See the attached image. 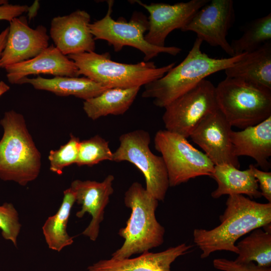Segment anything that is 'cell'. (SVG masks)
<instances>
[{"label": "cell", "instance_id": "6da1fadb", "mask_svg": "<svg viewBox=\"0 0 271 271\" xmlns=\"http://www.w3.org/2000/svg\"><path fill=\"white\" fill-rule=\"evenodd\" d=\"M226 206L219 225L210 230H194V242L202 251V258L220 250L238 254L235 242L240 237L271 224L270 202L260 203L243 195H233L228 197Z\"/></svg>", "mask_w": 271, "mask_h": 271}, {"label": "cell", "instance_id": "7a4b0ae2", "mask_svg": "<svg viewBox=\"0 0 271 271\" xmlns=\"http://www.w3.org/2000/svg\"><path fill=\"white\" fill-rule=\"evenodd\" d=\"M203 41L196 38L184 59L161 78L145 85L144 98H152L154 104L165 108L188 92L208 76L225 70L241 59L243 53L229 58H214L201 51Z\"/></svg>", "mask_w": 271, "mask_h": 271}, {"label": "cell", "instance_id": "3957f363", "mask_svg": "<svg viewBox=\"0 0 271 271\" xmlns=\"http://www.w3.org/2000/svg\"><path fill=\"white\" fill-rule=\"evenodd\" d=\"M0 124L4 129L0 140V179L26 186L39 175L41 154L22 114L7 111Z\"/></svg>", "mask_w": 271, "mask_h": 271}, {"label": "cell", "instance_id": "277c9868", "mask_svg": "<svg viewBox=\"0 0 271 271\" xmlns=\"http://www.w3.org/2000/svg\"><path fill=\"white\" fill-rule=\"evenodd\" d=\"M158 201L141 183L136 182L130 185L124 198L125 206L131 209L130 215L126 226L118 233L124 241L112 254V258H129L162 244L165 230L155 215Z\"/></svg>", "mask_w": 271, "mask_h": 271}, {"label": "cell", "instance_id": "5b68a950", "mask_svg": "<svg viewBox=\"0 0 271 271\" xmlns=\"http://www.w3.org/2000/svg\"><path fill=\"white\" fill-rule=\"evenodd\" d=\"M77 67L78 73L108 88L141 87L163 77L174 66L172 63L157 67L154 62L122 63L110 59L108 53L94 51L67 56Z\"/></svg>", "mask_w": 271, "mask_h": 271}, {"label": "cell", "instance_id": "8992f818", "mask_svg": "<svg viewBox=\"0 0 271 271\" xmlns=\"http://www.w3.org/2000/svg\"><path fill=\"white\" fill-rule=\"evenodd\" d=\"M218 109L230 125L241 129L271 116V90L226 77L215 87Z\"/></svg>", "mask_w": 271, "mask_h": 271}, {"label": "cell", "instance_id": "52a82bcc", "mask_svg": "<svg viewBox=\"0 0 271 271\" xmlns=\"http://www.w3.org/2000/svg\"><path fill=\"white\" fill-rule=\"evenodd\" d=\"M108 9L101 19L90 24V32L94 40H103L118 52L125 46L133 47L144 54V61L148 62L161 53L176 56L181 49L175 46H155L148 43L145 33L149 28L147 17L142 13L134 12L129 22L124 19L114 20L111 16L113 1H107Z\"/></svg>", "mask_w": 271, "mask_h": 271}, {"label": "cell", "instance_id": "ba28073f", "mask_svg": "<svg viewBox=\"0 0 271 271\" xmlns=\"http://www.w3.org/2000/svg\"><path fill=\"white\" fill-rule=\"evenodd\" d=\"M154 145L165 163L170 187L178 186L199 176L211 177L215 165L187 138L161 129L155 134Z\"/></svg>", "mask_w": 271, "mask_h": 271}, {"label": "cell", "instance_id": "9c48e42d", "mask_svg": "<svg viewBox=\"0 0 271 271\" xmlns=\"http://www.w3.org/2000/svg\"><path fill=\"white\" fill-rule=\"evenodd\" d=\"M119 145L113 152L112 161H126L134 165L143 174L147 191L158 201H164L169 186L168 173L161 156L150 149V135L137 129L122 134Z\"/></svg>", "mask_w": 271, "mask_h": 271}, {"label": "cell", "instance_id": "30bf717a", "mask_svg": "<svg viewBox=\"0 0 271 271\" xmlns=\"http://www.w3.org/2000/svg\"><path fill=\"white\" fill-rule=\"evenodd\" d=\"M164 108L165 129L187 139L205 117L218 109L215 86L205 79Z\"/></svg>", "mask_w": 271, "mask_h": 271}, {"label": "cell", "instance_id": "8fae6325", "mask_svg": "<svg viewBox=\"0 0 271 271\" xmlns=\"http://www.w3.org/2000/svg\"><path fill=\"white\" fill-rule=\"evenodd\" d=\"M235 19L232 0H212L201 8L181 30L194 32L203 42L219 47L233 57L235 55L227 36Z\"/></svg>", "mask_w": 271, "mask_h": 271}, {"label": "cell", "instance_id": "7c38bea8", "mask_svg": "<svg viewBox=\"0 0 271 271\" xmlns=\"http://www.w3.org/2000/svg\"><path fill=\"white\" fill-rule=\"evenodd\" d=\"M209 0H191L174 5L164 3L145 4L140 1L135 2L144 7L149 13V28L145 35L146 41L158 47L165 46V41L171 32L181 30L194 15Z\"/></svg>", "mask_w": 271, "mask_h": 271}, {"label": "cell", "instance_id": "4fadbf2b", "mask_svg": "<svg viewBox=\"0 0 271 271\" xmlns=\"http://www.w3.org/2000/svg\"><path fill=\"white\" fill-rule=\"evenodd\" d=\"M232 126L217 109L205 117L190 134L214 165H232L239 169L238 158L233 153Z\"/></svg>", "mask_w": 271, "mask_h": 271}, {"label": "cell", "instance_id": "5bb4252c", "mask_svg": "<svg viewBox=\"0 0 271 271\" xmlns=\"http://www.w3.org/2000/svg\"><path fill=\"white\" fill-rule=\"evenodd\" d=\"M46 28L29 26L27 18L19 17L10 22L5 47L0 58V67H5L34 58L49 46Z\"/></svg>", "mask_w": 271, "mask_h": 271}, {"label": "cell", "instance_id": "9a60e30c", "mask_svg": "<svg viewBox=\"0 0 271 271\" xmlns=\"http://www.w3.org/2000/svg\"><path fill=\"white\" fill-rule=\"evenodd\" d=\"M90 16L77 10L51 21L50 36L55 46L64 55L94 51L95 42L90 29Z\"/></svg>", "mask_w": 271, "mask_h": 271}, {"label": "cell", "instance_id": "2e32d148", "mask_svg": "<svg viewBox=\"0 0 271 271\" xmlns=\"http://www.w3.org/2000/svg\"><path fill=\"white\" fill-rule=\"evenodd\" d=\"M114 180V176L109 175L100 182L75 180L71 184L70 187L75 193L76 202L81 205L76 216L80 218L88 213L92 217L89 224L82 233L92 241H95L98 236L100 224L104 219V209L113 193Z\"/></svg>", "mask_w": 271, "mask_h": 271}, {"label": "cell", "instance_id": "e0dca14e", "mask_svg": "<svg viewBox=\"0 0 271 271\" xmlns=\"http://www.w3.org/2000/svg\"><path fill=\"white\" fill-rule=\"evenodd\" d=\"M11 84H19L31 75L47 74L55 76L78 77L74 62L52 45L29 60L5 68Z\"/></svg>", "mask_w": 271, "mask_h": 271}, {"label": "cell", "instance_id": "ac0fdd59", "mask_svg": "<svg viewBox=\"0 0 271 271\" xmlns=\"http://www.w3.org/2000/svg\"><path fill=\"white\" fill-rule=\"evenodd\" d=\"M191 245L182 243L164 251H146L138 257L100 260L87 267L88 271H171V263L188 252Z\"/></svg>", "mask_w": 271, "mask_h": 271}, {"label": "cell", "instance_id": "d6986e66", "mask_svg": "<svg viewBox=\"0 0 271 271\" xmlns=\"http://www.w3.org/2000/svg\"><path fill=\"white\" fill-rule=\"evenodd\" d=\"M231 141L234 155L248 156L265 171L270 167L271 116L261 122L239 131L232 130Z\"/></svg>", "mask_w": 271, "mask_h": 271}, {"label": "cell", "instance_id": "ffe728a7", "mask_svg": "<svg viewBox=\"0 0 271 271\" xmlns=\"http://www.w3.org/2000/svg\"><path fill=\"white\" fill-rule=\"evenodd\" d=\"M226 77L238 79L271 90V43L246 53L226 69Z\"/></svg>", "mask_w": 271, "mask_h": 271}, {"label": "cell", "instance_id": "44dd1931", "mask_svg": "<svg viewBox=\"0 0 271 271\" xmlns=\"http://www.w3.org/2000/svg\"><path fill=\"white\" fill-rule=\"evenodd\" d=\"M211 177L217 184V188L211 193L214 199L224 195H246L250 198L262 197L250 166L240 170L230 164L215 165Z\"/></svg>", "mask_w": 271, "mask_h": 271}, {"label": "cell", "instance_id": "7402d4cb", "mask_svg": "<svg viewBox=\"0 0 271 271\" xmlns=\"http://www.w3.org/2000/svg\"><path fill=\"white\" fill-rule=\"evenodd\" d=\"M28 83L37 90H45L60 96H74L84 100L95 97L108 88L87 77L55 76L45 78H36L22 80L19 84Z\"/></svg>", "mask_w": 271, "mask_h": 271}, {"label": "cell", "instance_id": "603a6c76", "mask_svg": "<svg viewBox=\"0 0 271 271\" xmlns=\"http://www.w3.org/2000/svg\"><path fill=\"white\" fill-rule=\"evenodd\" d=\"M140 88L107 89L99 95L84 100L83 109L86 115L93 120L108 115H122L133 103Z\"/></svg>", "mask_w": 271, "mask_h": 271}, {"label": "cell", "instance_id": "cb8c5ba5", "mask_svg": "<svg viewBox=\"0 0 271 271\" xmlns=\"http://www.w3.org/2000/svg\"><path fill=\"white\" fill-rule=\"evenodd\" d=\"M63 193L59 210L55 215L47 218L42 227L49 248L58 252L73 242V237L68 234L67 227L71 209L76 202L75 194L70 187L64 190Z\"/></svg>", "mask_w": 271, "mask_h": 271}, {"label": "cell", "instance_id": "d4e9b609", "mask_svg": "<svg viewBox=\"0 0 271 271\" xmlns=\"http://www.w3.org/2000/svg\"><path fill=\"white\" fill-rule=\"evenodd\" d=\"M257 228L236 246L238 257L235 260L239 262L255 261L264 267L271 265V230Z\"/></svg>", "mask_w": 271, "mask_h": 271}, {"label": "cell", "instance_id": "484cf974", "mask_svg": "<svg viewBox=\"0 0 271 271\" xmlns=\"http://www.w3.org/2000/svg\"><path fill=\"white\" fill-rule=\"evenodd\" d=\"M242 36L232 41L234 55L252 52L271 40V14L257 18L245 28Z\"/></svg>", "mask_w": 271, "mask_h": 271}, {"label": "cell", "instance_id": "4316f807", "mask_svg": "<svg viewBox=\"0 0 271 271\" xmlns=\"http://www.w3.org/2000/svg\"><path fill=\"white\" fill-rule=\"evenodd\" d=\"M113 152L109 143L99 135L80 141L76 164L92 166L104 161H112Z\"/></svg>", "mask_w": 271, "mask_h": 271}, {"label": "cell", "instance_id": "83f0119b", "mask_svg": "<svg viewBox=\"0 0 271 271\" xmlns=\"http://www.w3.org/2000/svg\"><path fill=\"white\" fill-rule=\"evenodd\" d=\"M80 141L78 137L71 134L68 142L59 149L50 151L48 160L51 172L61 175L65 167L76 163Z\"/></svg>", "mask_w": 271, "mask_h": 271}, {"label": "cell", "instance_id": "f1b7e54d", "mask_svg": "<svg viewBox=\"0 0 271 271\" xmlns=\"http://www.w3.org/2000/svg\"><path fill=\"white\" fill-rule=\"evenodd\" d=\"M22 225L19 221V213L11 203L5 202L0 205V229L3 237L17 246V238Z\"/></svg>", "mask_w": 271, "mask_h": 271}, {"label": "cell", "instance_id": "f546056e", "mask_svg": "<svg viewBox=\"0 0 271 271\" xmlns=\"http://www.w3.org/2000/svg\"><path fill=\"white\" fill-rule=\"evenodd\" d=\"M213 264L215 268L222 271H271L270 267L259 266L252 261L239 262L226 258H216Z\"/></svg>", "mask_w": 271, "mask_h": 271}, {"label": "cell", "instance_id": "4dcf8cb0", "mask_svg": "<svg viewBox=\"0 0 271 271\" xmlns=\"http://www.w3.org/2000/svg\"><path fill=\"white\" fill-rule=\"evenodd\" d=\"M249 166L257 182L261 196L271 203V172L259 170L253 165Z\"/></svg>", "mask_w": 271, "mask_h": 271}, {"label": "cell", "instance_id": "1f68e13d", "mask_svg": "<svg viewBox=\"0 0 271 271\" xmlns=\"http://www.w3.org/2000/svg\"><path fill=\"white\" fill-rule=\"evenodd\" d=\"M28 7L27 5L10 4L7 0H0V20L10 22L14 18L27 13Z\"/></svg>", "mask_w": 271, "mask_h": 271}, {"label": "cell", "instance_id": "d6a6232c", "mask_svg": "<svg viewBox=\"0 0 271 271\" xmlns=\"http://www.w3.org/2000/svg\"><path fill=\"white\" fill-rule=\"evenodd\" d=\"M39 8L40 3L38 1H35L30 7H28L27 13H28L29 21H31L37 16Z\"/></svg>", "mask_w": 271, "mask_h": 271}, {"label": "cell", "instance_id": "836d02e7", "mask_svg": "<svg viewBox=\"0 0 271 271\" xmlns=\"http://www.w3.org/2000/svg\"><path fill=\"white\" fill-rule=\"evenodd\" d=\"M8 33L9 27L7 28L0 33V58L6 46Z\"/></svg>", "mask_w": 271, "mask_h": 271}, {"label": "cell", "instance_id": "e575fe53", "mask_svg": "<svg viewBox=\"0 0 271 271\" xmlns=\"http://www.w3.org/2000/svg\"><path fill=\"white\" fill-rule=\"evenodd\" d=\"M10 89L9 86L3 81L0 82V96Z\"/></svg>", "mask_w": 271, "mask_h": 271}]
</instances>
